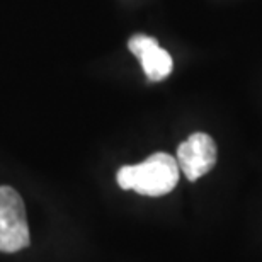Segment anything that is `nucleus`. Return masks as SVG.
<instances>
[{
    "instance_id": "1",
    "label": "nucleus",
    "mask_w": 262,
    "mask_h": 262,
    "mask_svg": "<svg viewBox=\"0 0 262 262\" xmlns=\"http://www.w3.org/2000/svg\"><path fill=\"white\" fill-rule=\"evenodd\" d=\"M116 179L121 189L143 196H164L179 182V164L172 155L159 151L138 165L121 167Z\"/></svg>"
},
{
    "instance_id": "3",
    "label": "nucleus",
    "mask_w": 262,
    "mask_h": 262,
    "mask_svg": "<svg viewBox=\"0 0 262 262\" xmlns=\"http://www.w3.org/2000/svg\"><path fill=\"white\" fill-rule=\"evenodd\" d=\"M177 164L189 181H198L216 164V145L206 133H194L177 148Z\"/></svg>"
},
{
    "instance_id": "4",
    "label": "nucleus",
    "mask_w": 262,
    "mask_h": 262,
    "mask_svg": "<svg viewBox=\"0 0 262 262\" xmlns=\"http://www.w3.org/2000/svg\"><path fill=\"white\" fill-rule=\"evenodd\" d=\"M129 51L141 61L145 75L154 82L164 80L172 72V56L160 48L159 41L151 36L136 34L128 43Z\"/></svg>"
},
{
    "instance_id": "2",
    "label": "nucleus",
    "mask_w": 262,
    "mask_h": 262,
    "mask_svg": "<svg viewBox=\"0 0 262 262\" xmlns=\"http://www.w3.org/2000/svg\"><path fill=\"white\" fill-rule=\"evenodd\" d=\"M29 245L26 208L19 192L0 186V252L14 254Z\"/></svg>"
}]
</instances>
